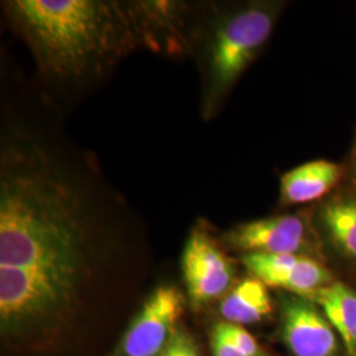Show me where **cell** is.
Returning <instances> with one entry per match:
<instances>
[{
    "label": "cell",
    "instance_id": "cell-12",
    "mask_svg": "<svg viewBox=\"0 0 356 356\" xmlns=\"http://www.w3.org/2000/svg\"><path fill=\"white\" fill-rule=\"evenodd\" d=\"M319 219L335 247L348 257H356V195H338L326 202Z\"/></svg>",
    "mask_w": 356,
    "mask_h": 356
},
{
    "label": "cell",
    "instance_id": "cell-6",
    "mask_svg": "<svg viewBox=\"0 0 356 356\" xmlns=\"http://www.w3.org/2000/svg\"><path fill=\"white\" fill-rule=\"evenodd\" d=\"M220 244L243 254H306L309 234L304 218L296 214L269 216L239 223L226 231Z\"/></svg>",
    "mask_w": 356,
    "mask_h": 356
},
{
    "label": "cell",
    "instance_id": "cell-2",
    "mask_svg": "<svg viewBox=\"0 0 356 356\" xmlns=\"http://www.w3.org/2000/svg\"><path fill=\"white\" fill-rule=\"evenodd\" d=\"M3 8L40 76L64 94L91 89L136 51L178 56L186 29L184 1L10 0Z\"/></svg>",
    "mask_w": 356,
    "mask_h": 356
},
{
    "label": "cell",
    "instance_id": "cell-13",
    "mask_svg": "<svg viewBox=\"0 0 356 356\" xmlns=\"http://www.w3.org/2000/svg\"><path fill=\"white\" fill-rule=\"evenodd\" d=\"M214 329L225 335L235 346H238L247 356H270L267 350L254 339V335H251L243 326L219 322L214 326Z\"/></svg>",
    "mask_w": 356,
    "mask_h": 356
},
{
    "label": "cell",
    "instance_id": "cell-15",
    "mask_svg": "<svg viewBox=\"0 0 356 356\" xmlns=\"http://www.w3.org/2000/svg\"><path fill=\"white\" fill-rule=\"evenodd\" d=\"M210 347L213 356H247L238 346L232 343L214 327L210 337Z\"/></svg>",
    "mask_w": 356,
    "mask_h": 356
},
{
    "label": "cell",
    "instance_id": "cell-7",
    "mask_svg": "<svg viewBox=\"0 0 356 356\" xmlns=\"http://www.w3.org/2000/svg\"><path fill=\"white\" fill-rule=\"evenodd\" d=\"M242 263L251 276L268 288L304 298L334 281L327 268L305 254H243Z\"/></svg>",
    "mask_w": 356,
    "mask_h": 356
},
{
    "label": "cell",
    "instance_id": "cell-1",
    "mask_svg": "<svg viewBox=\"0 0 356 356\" xmlns=\"http://www.w3.org/2000/svg\"><path fill=\"white\" fill-rule=\"evenodd\" d=\"M101 175L51 134L6 120L0 140V327L26 338L64 322L95 276L115 209Z\"/></svg>",
    "mask_w": 356,
    "mask_h": 356
},
{
    "label": "cell",
    "instance_id": "cell-11",
    "mask_svg": "<svg viewBox=\"0 0 356 356\" xmlns=\"http://www.w3.org/2000/svg\"><path fill=\"white\" fill-rule=\"evenodd\" d=\"M321 307L335 332L341 337L347 355L356 356V293L332 281L307 297Z\"/></svg>",
    "mask_w": 356,
    "mask_h": 356
},
{
    "label": "cell",
    "instance_id": "cell-16",
    "mask_svg": "<svg viewBox=\"0 0 356 356\" xmlns=\"http://www.w3.org/2000/svg\"><path fill=\"white\" fill-rule=\"evenodd\" d=\"M351 165H353L354 173L356 175V141L355 145H354V149H353V154H351Z\"/></svg>",
    "mask_w": 356,
    "mask_h": 356
},
{
    "label": "cell",
    "instance_id": "cell-3",
    "mask_svg": "<svg viewBox=\"0 0 356 356\" xmlns=\"http://www.w3.org/2000/svg\"><path fill=\"white\" fill-rule=\"evenodd\" d=\"M282 4L248 1L229 7L204 6L191 38L201 79L204 120L220 110L243 73L270 38Z\"/></svg>",
    "mask_w": 356,
    "mask_h": 356
},
{
    "label": "cell",
    "instance_id": "cell-8",
    "mask_svg": "<svg viewBox=\"0 0 356 356\" xmlns=\"http://www.w3.org/2000/svg\"><path fill=\"white\" fill-rule=\"evenodd\" d=\"M318 306L300 296L284 298L281 338L294 356H335L338 338Z\"/></svg>",
    "mask_w": 356,
    "mask_h": 356
},
{
    "label": "cell",
    "instance_id": "cell-17",
    "mask_svg": "<svg viewBox=\"0 0 356 356\" xmlns=\"http://www.w3.org/2000/svg\"><path fill=\"white\" fill-rule=\"evenodd\" d=\"M163 356H176V351H175V347H173V342L169 346V348L166 350L165 354Z\"/></svg>",
    "mask_w": 356,
    "mask_h": 356
},
{
    "label": "cell",
    "instance_id": "cell-5",
    "mask_svg": "<svg viewBox=\"0 0 356 356\" xmlns=\"http://www.w3.org/2000/svg\"><path fill=\"white\" fill-rule=\"evenodd\" d=\"M186 298L172 284L153 289L123 334L113 356H163L173 342Z\"/></svg>",
    "mask_w": 356,
    "mask_h": 356
},
{
    "label": "cell",
    "instance_id": "cell-4",
    "mask_svg": "<svg viewBox=\"0 0 356 356\" xmlns=\"http://www.w3.org/2000/svg\"><path fill=\"white\" fill-rule=\"evenodd\" d=\"M210 234L206 222L191 229L181 256L186 297L194 310L220 301L235 282V266Z\"/></svg>",
    "mask_w": 356,
    "mask_h": 356
},
{
    "label": "cell",
    "instance_id": "cell-10",
    "mask_svg": "<svg viewBox=\"0 0 356 356\" xmlns=\"http://www.w3.org/2000/svg\"><path fill=\"white\" fill-rule=\"evenodd\" d=\"M272 312L268 286L254 276L236 282L220 301L219 314L232 325H254L267 318Z\"/></svg>",
    "mask_w": 356,
    "mask_h": 356
},
{
    "label": "cell",
    "instance_id": "cell-9",
    "mask_svg": "<svg viewBox=\"0 0 356 356\" xmlns=\"http://www.w3.org/2000/svg\"><path fill=\"white\" fill-rule=\"evenodd\" d=\"M344 169L327 160H314L296 166L280 179V201L284 206L314 202L329 194L343 177Z\"/></svg>",
    "mask_w": 356,
    "mask_h": 356
},
{
    "label": "cell",
    "instance_id": "cell-14",
    "mask_svg": "<svg viewBox=\"0 0 356 356\" xmlns=\"http://www.w3.org/2000/svg\"><path fill=\"white\" fill-rule=\"evenodd\" d=\"M173 347L176 351V356H202L195 339L184 326H179L173 339Z\"/></svg>",
    "mask_w": 356,
    "mask_h": 356
}]
</instances>
